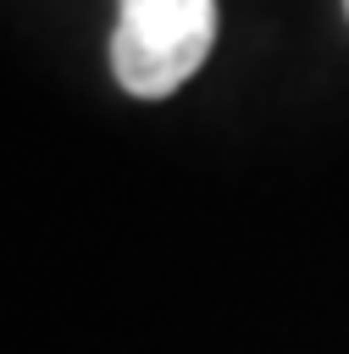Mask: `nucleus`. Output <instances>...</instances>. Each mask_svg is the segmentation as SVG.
<instances>
[{"instance_id":"f257e3e1","label":"nucleus","mask_w":349,"mask_h":354,"mask_svg":"<svg viewBox=\"0 0 349 354\" xmlns=\"http://www.w3.org/2000/svg\"><path fill=\"white\" fill-rule=\"evenodd\" d=\"M216 44V0H122L111 72L133 100L177 94Z\"/></svg>"},{"instance_id":"f03ea898","label":"nucleus","mask_w":349,"mask_h":354,"mask_svg":"<svg viewBox=\"0 0 349 354\" xmlns=\"http://www.w3.org/2000/svg\"><path fill=\"white\" fill-rule=\"evenodd\" d=\"M343 6H349V0H343Z\"/></svg>"}]
</instances>
